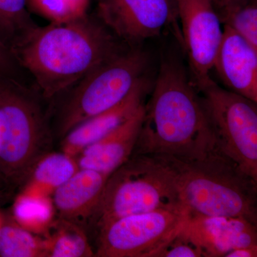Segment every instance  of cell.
Returning a JSON list of instances; mask_svg holds the SVG:
<instances>
[{
	"instance_id": "obj_22",
	"label": "cell",
	"mask_w": 257,
	"mask_h": 257,
	"mask_svg": "<svg viewBox=\"0 0 257 257\" xmlns=\"http://www.w3.org/2000/svg\"><path fill=\"white\" fill-rule=\"evenodd\" d=\"M32 11L50 23H64L78 20L68 0H27Z\"/></svg>"
},
{
	"instance_id": "obj_18",
	"label": "cell",
	"mask_w": 257,
	"mask_h": 257,
	"mask_svg": "<svg viewBox=\"0 0 257 257\" xmlns=\"http://www.w3.org/2000/svg\"><path fill=\"white\" fill-rule=\"evenodd\" d=\"M56 215L51 196L20 192L13 206V219L35 234H42L55 220Z\"/></svg>"
},
{
	"instance_id": "obj_5",
	"label": "cell",
	"mask_w": 257,
	"mask_h": 257,
	"mask_svg": "<svg viewBox=\"0 0 257 257\" xmlns=\"http://www.w3.org/2000/svg\"><path fill=\"white\" fill-rule=\"evenodd\" d=\"M179 208L184 209L167 167L155 155H132L108 177L87 229L96 234L124 216Z\"/></svg>"
},
{
	"instance_id": "obj_19",
	"label": "cell",
	"mask_w": 257,
	"mask_h": 257,
	"mask_svg": "<svg viewBox=\"0 0 257 257\" xmlns=\"http://www.w3.org/2000/svg\"><path fill=\"white\" fill-rule=\"evenodd\" d=\"M0 256L45 257L42 236L28 231L12 218H0Z\"/></svg>"
},
{
	"instance_id": "obj_4",
	"label": "cell",
	"mask_w": 257,
	"mask_h": 257,
	"mask_svg": "<svg viewBox=\"0 0 257 257\" xmlns=\"http://www.w3.org/2000/svg\"><path fill=\"white\" fill-rule=\"evenodd\" d=\"M50 147L36 97L16 83L0 84V184L10 193L23 186Z\"/></svg>"
},
{
	"instance_id": "obj_15",
	"label": "cell",
	"mask_w": 257,
	"mask_h": 257,
	"mask_svg": "<svg viewBox=\"0 0 257 257\" xmlns=\"http://www.w3.org/2000/svg\"><path fill=\"white\" fill-rule=\"evenodd\" d=\"M143 104L123 124L99 141L89 145L77 157L79 169L110 175L133 155L145 115Z\"/></svg>"
},
{
	"instance_id": "obj_20",
	"label": "cell",
	"mask_w": 257,
	"mask_h": 257,
	"mask_svg": "<svg viewBox=\"0 0 257 257\" xmlns=\"http://www.w3.org/2000/svg\"><path fill=\"white\" fill-rule=\"evenodd\" d=\"M27 6V0H0V42L9 51L37 26Z\"/></svg>"
},
{
	"instance_id": "obj_14",
	"label": "cell",
	"mask_w": 257,
	"mask_h": 257,
	"mask_svg": "<svg viewBox=\"0 0 257 257\" xmlns=\"http://www.w3.org/2000/svg\"><path fill=\"white\" fill-rule=\"evenodd\" d=\"M109 175L79 169L52 194L56 215L87 229Z\"/></svg>"
},
{
	"instance_id": "obj_26",
	"label": "cell",
	"mask_w": 257,
	"mask_h": 257,
	"mask_svg": "<svg viewBox=\"0 0 257 257\" xmlns=\"http://www.w3.org/2000/svg\"><path fill=\"white\" fill-rule=\"evenodd\" d=\"M74 15L80 19L87 16L90 0H68Z\"/></svg>"
},
{
	"instance_id": "obj_21",
	"label": "cell",
	"mask_w": 257,
	"mask_h": 257,
	"mask_svg": "<svg viewBox=\"0 0 257 257\" xmlns=\"http://www.w3.org/2000/svg\"><path fill=\"white\" fill-rule=\"evenodd\" d=\"M221 22L257 48L256 0H248L234 8L225 15Z\"/></svg>"
},
{
	"instance_id": "obj_29",
	"label": "cell",
	"mask_w": 257,
	"mask_h": 257,
	"mask_svg": "<svg viewBox=\"0 0 257 257\" xmlns=\"http://www.w3.org/2000/svg\"><path fill=\"white\" fill-rule=\"evenodd\" d=\"M1 185H2V184H1Z\"/></svg>"
},
{
	"instance_id": "obj_11",
	"label": "cell",
	"mask_w": 257,
	"mask_h": 257,
	"mask_svg": "<svg viewBox=\"0 0 257 257\" xmlns=\"http://www.w3.org/2000/svg\"><path fill=\"white\" fill-rule=\"evenodd\" d=\"M182 231L204 257L225 256L236 248L257 247L256 225L236 216H189Z\"/></svg>"
},
{
	"instance_id": "obj_27",
	"label": "cell",
	"mask_w": 257,
	"mask_h": 257,
	"mask_svg": "<svg viewBox=\"0 0 257 257\" xmlns=\"http://www.w3.org/2000/svg\"><path fill=\"white\" fill-rule=\"evenodd\" d=\"M226 257H256L257 247H243L231 250Z\"/></svg>"
},
{
	"instance_id": "obj_7",
	"label": "cell",
	"mask_w": 257,
	"mask_h": 257,
	"mask_svg": "<svg viewBox=\"0 0 257 257\" xmlns=\"http://www.w3.org/2000/svg\"><path fill=\"white\" fill-rule=\"evenodd\" d=\"M199 92L216 148L257 181L256 103L213 79Z\"/></svg>"
},
{
	"instance_id": "obj_12",
	"label": "cell",
	"mask_w": 257,
	"mask_h": 257,
	"mask_svg": "<svg viewBox=\"0 0 257 257\" xmlns=\"http://www.w3.org/2000/svg\"><path fill=\"white\" fill-rule=\"evenodd\" d=\"M213 69L227 89L257 103V48L226 25Z\"/></svg>"
},
{
	"instance_id": "obj_25",
	"label": "cell",
	"mask_w": 257,
	"mask_h": 257,
	"mask_svg": "<svg viewBox=\"0 0 257 257\" xmlns=\"http://www.w3.org/2000/svg\"><path fill=\"white\" fill-rule=\"evenodd\" d=\"M13 59L10 51L0 42V73L8 72L11 69Z\"/></svg>"
},
{
	"instance_id": "obj_13",
	"label": "cell",
	"mask_w": 257,
	"mask_h": 257,
	"mask_svg": "<svg viewBox=\"0 0 257 257\" xmlns=\"http://www.w3.org/2000/svg\"><path fill=\"white\" fill-rule=\"evenodd\" d=\"M150 87L144 77L119 104L74 126L63 137L62 152L77 157L89 145L114 131L145 104Z\"/></svg>"
},
{
	"instance_id": "obj_16",
	"label": "cell",
	"mask_w": 257,
	"mask_h": 257,
	"mask_svg": "<svg viewBox=\"0 0 257 257\" xmlns=\"http://www.w3.org/2000/svg\"><path fill=\"white\" fill-rule=\"evenodd\" d=\"M79 170L77 157L64 152H49L34 166L21 192L52 196Z\"/></svg>"
},
{
	"instance_id": "obj_28",
	"label": "cell",
	"mask_w": 257,
	"mask_h": 257,
	"mask_svg": "<svg viewBox=\"0 0 257 257\" xmlns=\"http://www.w3.org/2000/svg\"><path fill=\"white\" fill-rule=\"evenodd\" d=\"M9 193L7 192L4 187L0 184V201L9 197Z\"/></svg>"
},
{
	"instance_id": "obj_3",
	"label": "cell",
	"mask_w": 257,
	"mask_h": 257,
	"mask_svg": "<svg viewBox=\"0 0 257 257\" xmlns=\"http://www.w3.org/2000/svg\"><path fill=\"white\" fill-rule=\"evenodd\" d=\"M155 156L170 172L189 216H236L257 224V181L217 149L199 157Z\"/></svg>"
},
{
	"instance_id": "obj_23",
	"label": "cell",
	"mask_w": 257,
	"mask_h": 257,
	"mask_svg": "<svg viewBox=\"0 0 257 257\" xmlns=\"http://www.w3.org/2000/svg\"><path fill=\"white\" fill-rule=\"evenodd\" d=\"M201 248L180 231L155 253L153 257H202Z\"/></svg>"
},
{
	"instance_id": "obj_6",
	"label": "cell",
	"mask_w": 257,
	"mask_h": 257,
	"mask_svg": "<svg viewBox=\"0 0 257 257\" xmlns=\"http://www.w3.org/2000/svg\"><path fill=\"white\" fill-rule=\"evenodd\" d=\"M149 58L132 47L96 67L79 81L66 102L60 124L61 136L92 116L121 102L145 77Z\"/></svg>"
},
{
	"instance_id": "obj_24",
	"label": "cell",
	"mask_w": 257,
	"mask_h": 257,
	"mask_svg": "<svg viewBox=\"0 0 257 257\" xmlns=\"http://www.w3.org/2000/svg\"><path fill=\"white\" fill-rule=\"evenodd\" d=\"M247 1L248 0H211L220 20L230 11Z\"/></svg>"
},
{
	"instance_id": "obj_8",
	"label": "cell",
	"mask_w": 257,
	"mask_h": 257,
	"mask_svg": "<svg viewBox=\"0 0 257 257\" xmlns=\"http://www.w3.org/2000/svg\"><path fill=\"white\" fill-rule=\"evenodd\" d=\"M189 214L185 209H159L124 216L96 233V257H153L178 234Z\"/></svg>"
},
{
	"instance_id": "obj_10",
	"label": "cell",
	"mask_w": 257,
	"mask_h": 257,
	"mask_svg": "<svg viewBox=\"0 0 257 257\" xmlns=\"http://www.w3.org/2000/svg\"><path fill=\"white\" fill-rule=\"evenodd\" d=\"M103 25L132 47L160 36L178 20L177 0H98Z\"/></svg>"
},
{
	"instance_id": "obj_2",
	"label": "cell",
	"mask_w": 257,
	"mask_h": 257,
	"mask_svg": "<svg viewBox=\"0 0 257 257\" xmlns=\"http://www.w3.org/2000/svg\"><path fill=\"white\" fill-rule=\"evenodd\" d=\"M175 55L161 62L133 155L194 157L216 149L199 92Z\"/></svg>"
},
{
	"instance_id": "obj_9",
	"label": "cell",
	"mask_w": 257,
	"mask_h": 257,
	"mask_svg": "<svg viewBox=\"0 0 257 257\" xmlns=\"http://www.w3.org/2000/svg\"><path fill=\"white\" fill-rule=\"evenodd\" d=\"M177 5L189 76L199 92L212 80L210 72L222 38V23L211 0H177Z\"/></svg>"
},
{
	"instance_id": "obj_1",
	"label": "cell",
	"mask_w": 257,
	"mask_h": 257,
	"mask_svg": "<svg viewBox=\"0 0 257 257\" xmlns=\"http://www.w3.org/2000/svg\"><path fill=\"white\" fill-rule=\"evenodd\" d=\"M119 40L101 21L87 15L68 23L36 26L10 53L31 74L42 95L51 99L126 50Z\"/></svg>"
},
{
	"instance_id": "obj_17",
	"label": "cell",
	"mask_w": 257,
	"mask_h": 257,
	"mask_svg": "<svg viewBox=\"0 0 257 257\" xmlns=\"http://www.w3.org/2000/svg\"><path fill=\"white\" fill-rule=\"evenodd\" d=\"M42 238L45 257L94 256L85 230L65 219H55Z\"/></svg>"
}]
</instances>
